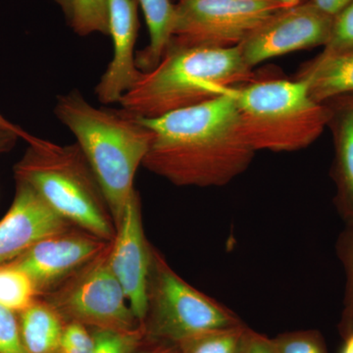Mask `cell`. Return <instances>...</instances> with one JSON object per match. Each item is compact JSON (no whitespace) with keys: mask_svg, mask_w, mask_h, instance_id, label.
Returning a JSON list of instances; mask_svg holds the SVG:
<instances>
[{"mask_svg":"<svg viewBox=\"0 0 353 353\" xmlns=\"http://www.w3.org/2000/svg\"><path fill=\"white\" fill-rule=\"evenodd\" d=\"M38 297L34 283L24 271L11 263L0 265V306L18 314Z\"/></svg>","mask_w":353,"mask_h":353,"instance_id":"d6986e66","label":"cell"},{"mask_svg":"<svg viewBox=\"0 0 353 353\" xmlns=\"http://www.w3.org/2000/svg\"><path fill=\"white\" fill-rule=\"evenodd\" d=\"M278 1L281 2L285 7H292L304 3V2H307L309 0H278Z\"/></svg>","mask_w":353,"mask_h":353,"instance_id":"d6a6232c","label":"cell"},{"mask_svg":"<svg viewBox=\"0 0 353 353\" xmlns=\"http://www.w3.org/2000/svg\"><path fill=\"white\" fill-rule=\"evenodd\" d=\"M143 8L150 43L136 54V64L141 72L154 68L162 59L172 38L175 4L171 0H138Z\"/></svg>","mask_w":353,"mask_h":353,"instance_id":"e0dca14e","label":"cell"},{"mask_svg":"<svg viewBox=\"0 0 353 353\" xmlns=\"http://www.w3.org/2000/svg\"><path fill=\"white\" fill-rule=\"evenodd\" d=\"M19 139H21L19 134H16L15 132L0 127V155L13 148L16 141Z\"/></svg>","mask_w":353,"mask_h":353,"instance_id":"f546056e","label":"cell"},{"mask_svg":"<svg viewBox=\"0 0 353 353\" xmlns=\"http://www.w3.org/2000/svg\"><path fill=\"white\" fill-rule=\"evenodd\" d=\"M138 0H108L109 36L113 41V58L95 88L102 104L120 103L143 72L136 64L139 31Z\"/></svg>","mask_w":353,"mask_h":353,"instance_id":"4fadbf2b","label":"cell"},{"mask_svg":"<svg viewBox=\"0 0 353 353\" xmlns=\"http://www.w3.org/2000/svg\"><path fill=\"white\" fill-rule=\"evenodd\" d=\"M343 345L340 353H353V333L343 338Z\"/></svg>","mask_w":353,"mask_h":353,"instance_id":"1f68e13d","label":"cell"},{"mask_svg":"<svg viewBox=\"0 0 353 353\" xmlns=\"http://www.w3.org/2000/svg\"><path fill=\"white\" fill-rule=\"evenodd\" d=\"M0 127L6 128L7 130H10V131L15 132L16 134H19L20 138L24 139L26 143L31 141L32 139V134H30V132H26L25 130H23L22 128L17 126V125L14 124V123L10 122V121L7 120L3 115L0 114Z\"/></svg>","mask_w":353,"mask_h":353,"instance_id":"4dcf8cb0","label":"cell"},{"mask_svg":"<svg viewBox=\"0 0 353 353\" xmlns=\"http://www.w3.org/2000/svg\"><path fill=\"white\" fill-rule=\"evenodd\" d=\"M14 165L15 180L29 183L55 212L102 240L116 236L108 199L80 146L32 137Z\"/></svg>","mask_w":353,"mask_h":353,"instance_id":"277c9868","label":"cell"},{"mask_svg":"<svg viewBox=\"0 0 353 353\" xmlns=\"http://www.w3.org/2000/svg\"><path fill=\"white\" fill-rule=\"evenodd\" d=\"M111 243L74 227L39 241L8 263L24 271L39 297L43 296L97 259Z\"/></svg>","mask_w":353,"mask_h":353,"instance_id":"30bf717a","label":"cell"},{"mask_svg":"<svg viewBox=\"0 0 353 353\" xmlns=\"http://www.w3.org/2000/svg\"><path fill=\"white\" fill-rule=\"evenodd\" d=\"M94 336L88 327L78 322H66L58 353H92Z\"/></svg>","mask_w":353,"mask_h":353,"instance_id":"d4e9b609","label":"cell"},{"mask_svg":"<svg viewBox=\"0 0 353 353\" xmlns=\"http://www.w3.org/2000/svg\"><path fill=\"white\" fill-rule=\"evenodd\" d=\"M110 245L62 284L39 296L65 322L81 323L92 331H132L141 326L111 269Z\"/></svg>","mask_w":353,"mask_h":353,"instance_id":"52a82bcc","label":"cell"},{"mask_svg":"<svg viewBox=\"0 0 353 353\" xmlns=\"http://www.w3.org/2000/svg\"><path fill=\"white\" fill-rule=\"evenodd\" d=\"M0 353H27L17 313L0 306Z\"/></svg>","mask_w":353,"mask_h":353,"instance_id":"484cf974","label":"cell"},{"mask_svg":"<svg viewBox=\"0 0 353 353\" xmlns=\"http://www.w3.org/2000/svg\"><path fill=\"white\" fill-rule=\"evenodd\" d=\"M141 119L153 132L143 167L179 187L227 185L248 168L256 152L228 94Z\"/></svg>","mask_w":353,"mask_h":353,"instance_id":"6da1fadb","label":"cell"},{"mask_svg":"<svg viewBox=\"0 0 353 353\" xmlns=\"http://www.w3.org/2000/svg\"><path fill=\"white\" fill-rule=\"evenodd\" d=\"M309 2L317 7L322 12L334 18L343 9L352 3L353 0H309Z\"/></svg>","mask_w":353,"mask_h":353,"instance_id":"83f0119b","label":"cell"},{"mask_svg":"<svg viewBox=\"0 0 353 353\" xmlns=\"http://www.w3.org/2000/svg\"><path fill=\"white\" fill-rule=\"evenodd\" d=\"M336 252L345 272V289L339 332L343 338L353 333V222L339 236Z\"/></svg>","mask_w":353,"mask_h":353,"instance_id":"44dd1931","label":"cell"},{"mask_svg":"<svg viewBox=\"0 0 353 353\" xmlns=\"http://www.w3.org/2000/svg\"><path fill=\"white\" fill-rule=\"evenodd\" d=\"M243 324L231 309L206 296L178 275L152 248L146 339L178 343L194 334Z\"/></svg>","mask_w":353,"mask_h":353,"instance_id":"8992f818","label":"cell"},{"mask_svg":"<svg viewBox=\"0 0 353 353\" xmlns=\"http://www.w3.org/2000/svg\"><path fill=\"white\" fill-rule=\"evenodd\" d=\"M270 341L276 353H329L324 336L316 330L285 332Z\"/></svg>","mask_w":353,"mask_h":353,"instance_id":"603a6c76","label":"cell"},{"mask_svg":"<svg viewBox=\"0 0 353 353\" xmlns=\"http://www.w3.org/2000/svg\"><path fill=\"white\" fill-rule=\"evenodd\" d=\"M15 181L12 204L0 220V265L17 259L39 241L75 227L55 212L29 183Z\"/></svg>","mask_w":353,"mask_h":353,"instance_id":"7c38bea8","label":"cell"},{"mask_svg":"<svg viewBox=\"0 0 353 353\" xmlns=\"http://www.w3.org/2000/svg\"><path fill=\"white\" fill-rule=\"evenodd\" d=\"M299 80L303 81L311 99L319 103L353 92V51L316 57L306 65Z\"/></svg>","mask_w":353,"mask_h":353,"instance_id":"9a60e30c","label":"cell"},{"mask_svg":"<svg viewBox=\"0 0 353 353\" xmlns=\"http://www.w3.org/2000/svg\"><path fill=\"white\" fill-rule=\"evenodd\" d=\"M248 330L243 323L194 334L176 343V353H241Z\"/></svg>","mask_w":353,"mask_h":353,"instance_id":"ac0fdd59","label":"cell"},{"mask_svg":"<svg viewBox=\"0 0 353 353\" xmlns=\"http://www.w3.org/2000/svg\"><path fill=\"white\" fill-rule=\"evenodd\" d=\"M252 77L241 46L229 48L168 46L159 63L143 72L123 95L121 108L153 119L197 105Z\"/></svg>","mask_w":353,"mask_h":353,"instance_id":"3957f363","label":"cell"},{"mask_svg":"<svg viewBox=\"0 0 353 353\" xmlns=\"http://www.w3.org/2000/svg\"><path fill=\"white\" fill-rule=\"evenodd\" d=\"M284 8L278 0H178L169 46L234 48Z\"/></svg>","mask_w":353,"mask_h":353,"instance_id":"ba28073f","label":"cell"},{"mask_svg":"<svg viewBox=\"0 0 353 353\" xmlns=\"http://www.w3.org/2000/svg\"><path fill=\"white\" fill-rule=\"evenodd\" d=\"M55 2H57L59 6H62V9L65 11L66 9L67 3H68V0H54Z\"/></svg>","mask_w":353,"mask_h":353,"instance_id":"836d02e7","label":"cell"},{"mask_svg":"<svg viewBox=\"0 0 353 353\" xmlns=\"http://www.w3.org/2000/svg\"><path fill=\"white\" fill-rule=\"evenodd\" d=\"M238 109L245 139L257 150L296 152L321 136L333 118V108L311 99L301 80L264 81L228 88Z\"/></svg>","mask_w":353,"mask_h":353,"instance_id":"5b68a950","label":"cell"},{"mask_svg":"<svg viewBox=\"0 0 353 353\" xmlns=\"http://www.w3.org/2000/svg\"><path fill=\"white\" fill-rule=\"evenodd\" d=\"M94 347L92 353H134L145 343V327L141 325L132 331H92Z\"/></svg>","mask_w":353,"mask_h":353,"instance_id":"7402d4cb","label":"cell"},{"mask_svg":"<svg viewBox=\"0 0 353 353\" xmlns=\"http://www.w3.org/2000/svg\"><path fill=\"white\" fill-rule=\"evenodd\" d=\"M350 51H353V2L334 18L328 43L321 54H340Z\"/></svg>","mask_w":353,"mask_h":353,"instance_id":"cb8c5ba5","label":"cell"},{"mask_svg":"<svg viewBox=\"0 0 353 353\" xmlns=\"http://www.w3.org/2000/svg\"><path fill=\"white\" fill-rule=\"evenodd\" d=\"M145 345V348L141 350L139 348L134 353H176V345L175 343L152 341L146 339Z\"/></svg>","mask_w":353,"mask_h":353,"instance_id":"f1b7e54d","label":"cell"},{"mask_svg":"<svg viewBox=\"0 0 353 353\" xmlns=\"http://www.w3.org/2000/svg\"><path fill=\"white\" fill-rule=\"evenodd\" d=\"M54 114L87 157L117 229L136 190L134 176L150 150L152 130L126 109L95 108L77 90L57 97Z\"/></svg>","mask_w":353,"mask_h":353,"instance_id":"7a4b0ae2","label":"cell"},{"mask_svg":"<svg viewBox=\"0 0 353 353\" xmlns=\"http://www.w3.org/2000/svg\"><path fill=\"white\" fill-rule=\"evenodd\" d=\"M241 353H276L270 338L248 328Z\"/></svg>","mask_w":353,"mask_h":353,"instance_id":"4316f807","label":"cell"},{"mask_svg":"<svg viewBox=\"0 0 353 353\" xmlns=\"http://www.w3.org/2000/svg\"><path fill=\"white\" fill-rule=\"evenodd\" d=\"M336 139V206L347 223L353 222V97L333 108Z\"/></svg>","mask_w":353,"mask_h":353,"instance_id":"5bb4252c","label":"cell"},{"mask_svg":"<svg viewBox=\"0 0 353 353\" xmlns=\"http://www.w3.org/2000/svg\"><path fill=\"white\" fill-rule=\"evenodd\" d=\"M21 336L27 353H58L63 318L41 297L18 313Z\"/></svg>","mask_w":353,"mask_h":353,"instance_id":"2e32d148","label":"cell"},{"mask_svg":"<svg viewBox=\"0 0 353 353\" xmlns=\"http://www.w3.org/2000/svg\"><path fill=\"white\" fill-rule=\"evenodd\" d=\"M334 17L304 2L285 7L241 44L245 63L253 68L266 60L328 43Z\"/></svg>","mask_w":353,"mask_h":353,"instance_id":"9c48e42d","label":"cell"},{"mask_svg":"<svg viewBox=\"0 0 353 353\" xmlns=\"http://www.w3.org/2000/svg\"><path fill=\"white\" fill-rule=\"evenodd\" d=\"M152 248L143 230L141 196L134 190L111 243L109 263L141 325L148 311Z\"/></svg>","mask_w":353,"mask_h":353,"instance_id":"8fae6325","label":"cell"},{"mask_svg":"<svg viewBox=\"0 0 353 353\" xmlns=\"http://www.w3.org/2000/svg\"><path fill=\"white\" fill-rule=\"evenodd\" d=\"M64 12L79 36L95 32L109 36L108 0H68Z\"/></svg>","mask_w":353,"mask_h":353,"instance_id":"ffe728a7","label":"cell"}]
</instances>
